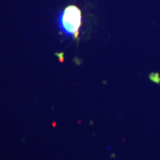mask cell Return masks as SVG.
Instances as JSON below:
<instances>
[{
  "label": "cell",
  "instance_id": "cell-1",
  "mask_svg": "<svg viewBox=\"0 0 160 160\" xmlns=\"http://www.w3.org/2000/svg\"><path fill=\"white\" fill-rule=\"evenodd\" d=\"M82 25V12L76 5H68L64 9L59 19V25L64 34L74 38L79 34Z\"/></svg>",
  "mask_w": 160,
  "mask_h": 160
}]
</instances>
